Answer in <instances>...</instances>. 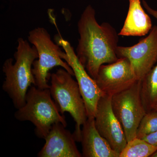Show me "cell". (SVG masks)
<instances>
[{"instance_id": "obj_9", "label": "cell", "mask_w": 157, "mask_h": 157, "mask_svg": "<svg viewBox=\"0 0 157 157\" xmlns=\"http://www.w3.org/2000/svg\"><path fill=\"white\" fill-rule=\"evenodd\" d=\"M94 80L103 93L111 96L127 89L137 81L131 63L125 57L102 65Z\"/></svg>"}, {"instance_id": "obj_8", "label": "cell", "mask_w": 157, "mask_h": 157, "mask_svg": "<svg viewBox=\"0 0 157 157\" xmlns=\"http://www.w3.org/2000/svg\"><path fill=\"white\" fill-rule=\"evenodd\" d=\"M118 57L129 60L137 80L141 81L157 62V26L149 35L131 46H118Z\"/></svg>"}, {"instance_id": "obj_12", "label": "cell", "mask_w": 157, "mask_h": 157, "mask_svg": "<svg viewBox=\"0 0 157 157\" xmlns=\"http://www.w3.org/2000/svg\"><path fill=\"white\" fill-rule=\"evenodd\" d=\"M82 156L120 157L96 128L94 117H89L82 125L81 141Z\"/></svg>"}, {"instance_id": "obj_6", "label": "cell", "mask_w": 157, "mask_h": 157, "mask_svg": "<svg viewBox=\"0 0 157 157\" xmlns=\"http://www.w3.org/2000/svg\"><path fill=\"white\" fill-rule=\"evenodd\" d=\"M141 81L112 96L113 111L123 129L128 142L136 137L138 126L147 113L140 97Z\"/></svg>"}, {"instance_id": "obj_20", "label": "cell", "mask_w": 157, "mask_h": 157, "mask_svg": "<svg viewBox=\"0 0 157 157\" xmlns=\"http://www.w3.org/2000/svg\"><path fill=\"white\" fill-rule=\"evenodd\" d=\"M153 110H155V111H157V106H156V107H155L154 109Z\"/></svg>"}, {"instance_id": "obj_4", "label": "cell", "mask_w": 157, "mask_h": 157, "mask_svg": "<svg viewBox=\"0 0 157 157\" xmlns=\"http://www.w3.org/2000/svg\"><path fill=\"white\" fill-rule=\"evenodd\" d=\"M66 70L59 69L51 74V94L62 114L68 112L75 122L73 136L77 142L81 139V126L87 119L85 104L77 81Z\"/></svg>"}, {"instance_id": "obj_11", "label": "cell", "mask_w": 157, "mask_h": 157, "mask_svg": "<svg viewBox=\"0 0 157 157\" xmlns=\"http://www.w3.org/2000/svg\"><path fill=\"white\" fill-rule=\"evenodd\" d=\"M61 123L54 124L45 137V143L38 154L39 157H81L76 140Z\"/></svg>"}, {"instance_id": "obj_15", "label": "cell", "mask_w": 157, "mask_h": 157, "mask_svg": "<svg viewBox=\"0 0 157 157\" xmlns=\"http://www.w3.org/2000/svg\"><path fill=\"white\" fill-rule=\"evenodd\" d=\"M157 147L140 138H134L127 143L120 154V157H151Z\"/></svg>"}, {"instance_id": "obj_7", "label": "cell", "mask_w": 157, "mask_h": 157, "mask_svg": "<svg viewBox=\"0 0 157 157\" xmlns=\"http://www.w3.org/2000/svg\"><path fill=\"white\" fill-rule=\"evenodd\" d=\"M57 44L64 50L62 53V59L73 69L84 101L88 117H94L98 101L105 94L99 88L95 80L91 77L82 64L70 42L57 37Z\"/></svg>"}, {"instance_id": "obj_5", "label": "cell", "mask_w": 157, "mask_h": 157, "mask_svg": "<svg viewBox=\"0 0 157 157\" xmlns=\"http://www.w3.org/2000/svg\"><path fill=\"white\" fill-rule=\"evenodd\" d=\"M29 42L34 45L38 53V59L34 62L33 73L35 79V86L40 89L50 88L48 81L51 70L60 67L74 76L73 69L62 58L63 52L59 45L52 40L48 31L44 28L38 27L30 31Z\"/></svg>"}, {"instance_id": "obj_17", "label": "cell", "mask_w": 157, "mask_h": 157, "mask_svg": "<svg viewBox=\"0 0 157 157\" xmlns=\"http://www.w3.org/2000/svg\"><path fill=\"white\" fill-rule=\"evenodd\" d=\"M147 143L157 147V131L142 138Z\"/></svg>"}, {"instance_id": "obj_3", "label": "cell", "mask_w": 157, "mask_h": 157, "mask_svg": "<svg viewBox=\"0 0 157 157\" xmlns=\"http://www.w3.org/2000/svg\"><path fill=\"white\" fill-rule=\"evenodd\" d=\"M21 121H29L35 126L36 135L45 139L54 124L60 123L67 127L65 117L60 112L51 94L49 89L31 86L27 93L25 104L14 113Z\"/></svg>"}, {"instance_id": "obj_1", "label": "cell", "mask_w": 157, "mask_h": 157, "mask_svg": "<svg viewBox=\"0 0 157 157\" xmlns=\"http://www.w3.org/2000/svg\"><path fill=\"white\" fill-rule=\"evenodd\" d=\"M77 26L79 39L76 56L95 79L102 65L111 63L118 59L117 50L119 35L109 23H98L95 11L90 5L82 12Z\"/></svg>"}, {"instance_id": "obj_14", "label": "cell", "mask_w": 157, "mask_h": 157, "mask_svg": "<svg viewBox=\"0 0 157 157\" xmlns=\"http://www.w3.org/2000/svg\"><path fill=\"white\" fill-rule=\"evenodd\" d=\"M140 97L147 113L157 106V62L141 81Z\"/></svg>"}, {"instance_id": "obj_19", "label": "cell", "mask_w": 157, "mask_h": 157, "mask_svg": "<svg viewBox=\"0 0 157 157\" xmlns=\"http://www.w3.org/2000/svg\"><path fill=\"white\" fill-rule=\"evenodd\" d=\"M151 157H157V151L155 152L153 154Z\"/></svg>"}, {"instance_id": "obj_18", "label": "cell", "mask_w": 157, "mask_h": 157, "mask_svg": "<svg viewBox=\"0 0 157 157\" xmlns=\"http://www.w3.org/2000/svg\"><path fill=\"white\" fill-rule=\"evenodd\" d=\"M142 3H143L144 7L147 11V13L153 16L157 20V10H154L151 8L145 1H143Z\"/></svg>"}, {"instance_id": "obj_10", "label": "cell", "mask_w": 157, "mask_h": 157, "mask_svg": "<svg viewBox=\"0 0 157 157\" xmlns=\"http://www.w3.org/2000/svg\"><path fill=\"white\" fill-rule=\"evenodd\" d=\"M111 99L112 96L106 94L100 98L95 115V124L99 134L111 148L120 154L128 141L123 129L113 111Z\"/></svg>"}, {"instance_id": "obj_16", "label": "cell", "mask_w": 157, "mask_h": 157, "mask_svg": "<svg viewBox=\"0 0 157 157\" xmlns=\"http://www.w3.org/2000/svg\"><path fill=\"white\" fill-rule=\"evenodd\" d=\"M157 131V111L147 113L137 128L136 137L142 139Z\"/></svg>"}, {"instance_id": "obj_2", "label": "cell", "mask_w": 157, "mask_h": 157, "mask_svg": "<svg viewBox=\"0 0 157 157\" xmlns=\"http://www.w3.org/2000/svg\"><path fill=\"white\" fill-rule=\"evenodd\" d=\"M15 63L11 58L7 59L2 67L5 80L2 89L12 100L17 109L24 106L29 87L35 85L33 73L34 62L38 58L34 45L31 46L27 40L20 38L17 40V50L14 54Z\"/></svg>"}, {"instance_id": "obj_13", "label": "cell", "mask_w": 157, "mask_h": 157, "mask_svg": "<svg viewBox=\"0 0 157 157\" xmlns=\"http://www.w3.org/2000/svg\"><path fill=\"white\" fill-rule=\"evenodd\" d=\"M128 11L119 35L125 36H142L150 33L151 19L141 6L140 0H129Z\"/></svg>"}]
</instances>
